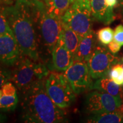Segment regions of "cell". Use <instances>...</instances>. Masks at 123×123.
Here are the masks:
<instances>
[{
  "instance_id": "obj_13",
  "label": "cell",
  "mask_w": 123,
  "mask_h": 123,
  "mask_svg": "<svg viewBox=\"0 0 123 123\" xmlns=\"http://www.w3.org/2000/svg\"><path fill=\"white\" fill-rule=\"evenodd\" d=\"M97 36L92 30L80 41L74 59L87 62L97 46Z\"/></svg>"
},
{
  "instance_id": "obj_11",
  "label": "cell",
  "mask_w": 123,
  "mask_h": 123,
  "mask_svg": "<svg viewBox=\"0 0 123 123\" xmlns=\"http://www.w3.org/2000/svg\"><path fill=\"white\" fill-rule=\"evenodd\" d=\"M51 59L50 69L58 72L65 71L74 60V56L66 47L61 33L52 53Z\"/></svg>"
},
{
  "instance_id": "obj_30",
  "label": "cell",
  "mask_w": 123,
  "mask_h": 123,
  "mask_svg": "<svg viewBox=\"0 0 123 123\" xmlns=\"http://www.w3.org/2000/svg\"><path fill=\"white\" fill-rule=\"evenodd\" d=\"M74 0H70V2H71V3H73V2H74Z\"/></svg>"
},
{
  "instance_id": "obj_2",
  "label": "cell",
  "mask_w": 123,
  "mask_h": 123,
  "mask_svg": "<svg viewBox=\"0 0 123 123\" xmlns=\"http://www.w3.org/2000/svg\"><path fill=\"white\" fill-rule=\"evenodd\" d=\"M21 92V106L24 122L59 123L67 121L65 111L58 107L47 94L44 79L34 81Z\"/></svg>"
},
{
  "instance_id": "obj_16",
  "label": "cell",
  "mask_w": 123,
  "mask_h": 123,
  "mask_svg": "<svg viewBox=\"0 0 123 123\" xmlns=\"http://www.w3.org/2000/svg\"><path fill=\"white\" fill-rule=\"evenodd\" d=\"M87 122L95 123H119L123 122V117L117 112H104L90 115Z\"/></svg>"
},
{
  "instance_id": "obj_22",
  "label": "cell",
  "mask_w": 123,
  "mask_h": 123,
  "mask_svg": "<svg viewBox=\"0 0 123 123\" xmlns=\"http://www.w3.org/2000/svg\"><path fill=\"white\" fill-rule=\"evenodd\" d=\"M1 87H2V95L13 96L17 94L16 88L12 83L7 81Z\"/></svg>"
},
{
  "instance_id": "obj_23",
  "label": "cell",
  "mask_w": 123,
  "mask_h": 123,
  "mask_svg": "<svg viewBox=\"0 0 123 123\" xmlns=\"http://www.w3.org/2000/svg\"><path fill=\"white\" fill-rule=\"evenodd\" d=\"M113 40L121 46H123V25H119L115 28Z\"/></svg>"
},
{
  "instance_id": "obj_19",
  "label": "cell",
  "mask_w": 123,
  "mask_h": 123,
  "mask_svg": "<svg viewBox=\"0 0 123 123\" xmlns=\"http://www.w3.org/2000/svg\"><path fill=\"white\" fill-rule=\"evenodd\" d=\"M107 77L118 85L123 86V68L122 65L120 63L115 64L111 68Z\"/></svg>"
},
{
  "instance_id": "obj_25",
  "label": "cell",
  "mask_w": 123,
  "mask_h": 123,
  "mask_svg": "<svg viewBox=\"0 0 123 123\" xmlns=\"http://www.w3.org/2000/svg\"><path fill=\"white\" fill-rule=\"evenodd\" d=\"M105 4L108 7L113 8L119 4V0H104Z\"/></svg>"
},
{
  "instance_id": "obj_24",
  "label": "cell",
  "mask_w": 123,
  "mask_h": 123,
  "mask_svg": "<svg viewBox=\"0 0 123 123\" xmlns=\"http://www.w3.org/2000/svg\"><path fill=\"white\" fill-rule=\"evenodd\" d=\"M121 45L117 42H116L115 40L111 41L110 43L108 44L107 47L109 49V50L113 54H116L120 50Z\"/></svg>"
},
{
  "instance_id": "obj_3",
  "label": "cell",
  "mask_w": 123,
  "mask_h": 123,
  "mask_svg": "<svg viewBox=\"0 0 123 123\" xmlns=\"http://www.w3.org/2000/svg\"><path fill=\"white\" fill-rule=\"evenodd\" d=\"M33 7L39 52L41 50L51 55L61 34V17L49 12L43 0H30Z\"/></svg>"
},
{
  "instance_id": "obj_18",
  "label": "cell",
  "mask_w": 123,
  "mask_h": 123,
  "mask_svg": "<svg viewBox=\"0 0 123 123\" xmlns=\"http://www.w3.org/2000/svg\"><path fill=\"white\" fill-rule=\"evenodd\" d=\"M97 39L103 45H108L113 40L114 31L110 27H105L100 29L96 34Z\"/></svg>"
},
{
  "instance_id": "obj_27",
  "label": "cell",
  "mask_w": 123,
  "mask_h": 123,
  "mask_svg": "<svg viewBox=\"0 0 123 123\" xmlns=\"http://www.w3.org/2000/svg\"><path fill=\"white\" fill-rule=\"evenodd\" d=\"M119 6L123 12V0H119Z\"/></svg>"
},
{
  "instance_id": "obj_31",
  "label": "cell",
  "mask_w": 123,
  "mask_h": 123,
  "mask_svg": "<svg viewBox=\"0 0 123 123\" xmlns=\"http://www.w3.org/2000/svg\"><path fill=\"white\" fill-rule=\"evenodd\" d=\"M121 61H122V62H123V58H122V60H121Z\"/></svg>"
},
{
  "instance_id": "obj_8",
  "label": "cell",
  "mask_w": 123,
  "mask_h": 123,
  "mask_svg": "<svg viewBox=\"0 0 123 123\" xmlns=\"http://www.w3.org/2000/svg\"><path fill=\"white\" fill-rule=\"evenodd\" d=\"M64 75L76 95L91 90L93 81L86 62L74 59Z\"/></svg>"
},
{
  "instance_id": "obj_15",
  "label": "cell",
  "mask_w": 123,
  "mask_h": 123,
  "mask_svg": "<svg viewBox=\"0 0 123 123\" xmlns=\"http://www.w3.org/2000/svg\"><path fill=\"white\" fill-rule=\"evenodd\" d=\"M61 34L66 47L74 56L80 41L79 37L73 29L63 22Z\"/></svg>"
},
{
  "instance_id": "obj_26",
  "label": "cell",
  "mask_w": 123,
  "mask_h": 123,
  "mask_svg": "<svg viewBox=\"0 0 123 123\" xmlns=\"http://www.w3.org/2000/svg\"><path fill=\"white\" fill-rule=\"evenodd\" d=\"M116 111L119 114H120L123 117V100L119 107L117 108Z\"/></svg>"
},
{
  "instance_id": "obj_9",
  "label": "cell",
  "mask_w": 123,
  "mask_h": 123,
  "mask_svg": "<svg viewBox=\"0 0 123 123\" xmlns=\"http://www.w3.org/2000/svg\"><path fill=\"white\" fill-rule=\"evenodd\" d=\"M121 102L122 101L109 93L96 90L87 95L85 107L90 115L98 114L116 111Z\"/></svg>"
},
{
  "instance_id": "obj_32",
  "label": "cell",
  "mask_w": 123,
  "mask_h": 123,
  "mask_svg": "<svg viewBox=\"0 0 123 123\" xmlns=\"http://www.w3.org/2000/svg\"><path fill=\"white\" fill-rule=\"evenodd\" d=\"M121 65H122V67H123V64H121Z\"/></svg>"
},
{
  "instance_id": "obj_5",
  "label": "cell",
  "mask_w": 123,
  "mask_h": 123,
  "mask_svg": "<svg viewBox=\"0 0 123 123\" xmlns=\"http://www.w3.org/2000/svg\"><path fill=\"white\" fill-rule=\"evenodd\" d=\"M61 19L81 39L92 30L93 18L90 0H74L62 16Z\"/></svg>"
},
{
  "instance_id": "obj_20",
  "label": "cell",
  "mask_w": 123,
  "mask_h": 123,
  "mask_svg": "<svg viewBox=\"0 0 123 123\" xmlns=\"http://www.w3.org/2000/svg\"><path fill=\"white\" fill-rule=\"evenodd\" d=\"M13 33L5 15L0 7V34Z\"/></svg>"
},
{
  "instance_id": "obj_21",
  "label": "cell",
  "mask_w": 123,
  "mask_h": 123,
  "mask_svg": "<svg viewBox=\"0 0 123 123\" xmlns=\"http://www.w3.org/2000/svg\"><path fill=\"white\" fill-rule=\"evenodd\" d=\"M0 64V87L11 79V71Z\"/></svg>"
},
{
  "instance_id": "obj_29",
  "label": "cell",
  "mask_w": 123,
  "mask_h": 123,
  "mask_svg": "<svg viewBox=\"0 0 123 123\" xmlns=\"http://www.w3.org/2000/svg\"><path fill=\"white\" fill-rule=\"evenodd\" d=\"M2 90H0V98H1V97L2 96Z\"/></svg>"
},
{
  "instance_id": "obj_33",
  "label": "cell",
  "mask_w": 123,
  "mask_h": 123,
  "mask_svg": "<svg viewBox=\"0 0 123 123\" xmlns=\"http://www.w3.org/2000/svg\"></svg>"
},
{
  "instance_id": "obj_4",
  "label": "cell",
  "mask_w": 123,
  "mask_h": 123,
  "mask_svg": "<svg viewBox=\"0 0 123 123\" xmlns=\"http://www.w3.org/2000/svg\"><path fill=\"white\" fill-rule=\"evenodd\" d=\"M13 66L10 80L20 91L35 81L44 79L50 73L48 66L42 62L34 61L23 54Z\"/></svg>"
},
{
  "instance_id": "obj_1",
  "label": "cell",
  "mask_w": 123,
  "mask_h": 123,
  "mask_svg": "<svg viewBox=\"0 0 123 123\" xmlns=\"http://www.w3.org/2000/svg\"><path fill=\"white\" fill-rule=\"evenodd\" d=\"M1 7L23 55L39 61L33 7L30 0H16Z\"/></svg>"
},
{
  "instance_id": "obj_14",
  "label": "cell",
  "mask_w": 123,
  "mask_h": 123,
  "mask_svg": "<svg viewBox=\"0 0 123 123\" xmlns=\"http://www.w3.org/2000/svg\"><path fill=\"white\" fill-rule=\"evenodd\" d=\"M123 88L115 83L108 77H103L96 79L92 84L91 90H95L109 93L120 100H123Z\"/></svg>"
},
{
  "instance_id": "obj_7",
  "label": "cell",
  "mask_w": 123,
  "mask_h": 123,
  "mask_svg": "<svg viewBox=\"0 0 123 123\" xmlns=\"http://www.w3.org/2000/svg\"><path fill=\"white\" fill-rule=\"evenodd\" d=\"M119 62L118 56L112 54L107 47L101 44H97L87 63L92 78L98 79L107 77L111 68Z\"/></svg>"
},
{
  "instance_id": "obj_10",
  "label": "cell",
  "mask_w": 123,
  "mask_h": 123,
  "mask_svg": "<svg viewBox=\"0 0 123 123\" xmlns=\"http://www.w3.org/2000/svg\"><path fill=\"white\" fill-rule=\"evenodd\" d=\"M22 55L13 33L0 34V64L13 66Z\"/></svg>"
},
{
  "instance_id": "obj_28",
  "label": "cell",
  "mask_w": 123,
  "mask_h": 123,
  "mask_svg": "<svg viewBox=\"0 0 123 123\" xmlns=\"http://www.w3.org/2000/svg\"><path fill=\"white\" fill-rule=\"evenodd\" d=\"M5 120V117L2 115H0V122H2Z\"/></svg>"
},
{
  "instance_id": "obj_6",
  "label": "cell",
  "mask_w": 123,
  "mask_h": 123,
  "mask_svg": "<svg viewBox=\"0 0 123 123\" xmlns=\"http://www.w3.org/2000/svg\"><path fill=\"white\" fill-rule=\"evenodd\" d=\"M46 92L58 107L64 110L74 102L76 94L64 74L53 71L45 80Z\"/></svg>"
},
{
  "instance_id": "obj_17",
  "label": "cell",
  "mask_w": 123,
  "mask_h": 123,
  "mask_svg": "<svg viewBox=\"0 0 123 123\" xmlns=\"http://www.w3.org/2000/svg\"><path fill=\"white\" fill-rule=\"evenodd\" d=\"M18 103L17 95L13 96L4 95L0 98V110L4 111H14Z\"/></svg>"
},
{
  "instance_id": "obj_12",
  "label": "cell",
  "mask_w": 123,
  "mask_h": 123,
  "mask_svg": "<svg viewBox=\"0 0 123 123\" xmlns=\"http://www.w3.org/2000/svg\"><path fill=\"white\" fill-rule=\"evenodd\" d=\"M92 15L93 19L108 25L115 19L113 8L108 7L104 0H90Z\"/></svg>"
}]
</instances>
